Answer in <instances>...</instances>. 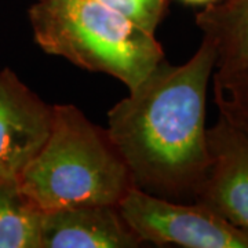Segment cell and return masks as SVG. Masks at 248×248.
Returning a JSON list of instances; mask_svg holds the SVG:
<instances>
[{
    "label": "cell",
    "mask_w": 248,
    "mask_h": 248,
    "mask_svg": "<svg viewBox=\"0 0 248 248\" xmlns=\"http://www.w3.org/2000/svg\"><path fill=\"white\" fill-rule=\"evenodd\" d=\"M196 25L215 51L214 71L248 69V0H219L196 14Z\"/></svg>",
    "instance_id": "cell-8"
},
{
    "label": "cell",
    "mask_w": 248,
    "mask_h": 248,
    "mask_svg": "<svg viewBox=\"0 0 248 248\" xmlns=\"http://www.w3.org/2000/svg\"><path fill=\"white\" fill-rule=\"evenodd\" d=\"M185 4H190V6H208V4H213V3H217L219 0H179Z\"/></svg>",
    "instance_id": "cell-12"
},
{
    "label": "cell",
    "mask_w": 248,
    "mask_h": 248,
    "mask_svg": "<svg viewBox=\"0 0 248 248\" xmlns=\"http://www.w3.org/2000/svg\"><path fill=\"white\" fill-rule=\"evenodd\" d=\"M28 16L45 53L109 75L128 90L166 60L155 33L95 0H36Z\"/></svg>",
    "instance_id": "cell-3"
},
{
    "label": "cell",
    "mask_w": 248,
    "mask_h": 248,
    "mask_svg": "<svg viewBox=\"0 0 248 248\" xmlns=\"http://www.w3.org/2000/svg\"><path fill=\"white\" fill-rule=\"evenodd\" d=\"M210 166L195 203L248 236V134L219 116L207 128Z\"/></svg>",
    "instance_id": "cell-6"
},
{
    "label": "cell",
    "mask_w": 248,
    "mask_h": 248,
    "mask_svg": "<svg viewBox=\"0 0 248 248\" xmlns=\"http://www.w3.org/2000/svg\"><path fill=\"white\" fill-rule=\"evenodd\" d=\"M211 81L219 116L248 134V69L214 71Z\"/></svg>",
    "instance_id": "cell-10"
},
{
    "label": "cell",
    "mask_w": 248,
    "mask_h": 248,
    "mask_svg": "<svg viewBox=\"0 0 248 248\" xmlns=\"http://www.w3.org/2000/svg\"><path fill=\"white\" fill-rule=\"evenodd\" d=\"M43 219L18 181L0 182V248H42Z\"/></svg>",
    "instance_id": "cell-9"
},
{
    "label": "cell",
    "mask_w": 248,
    "mask_h": 248,
    "mask_svg": "<svg viewBox=\"0 0 248 248\" xmlns=\"http://www.w3.org/2000/svg\"><path fill=\"white\" fill-rule=\"evenodd\" d=\"M54 105L47 104L10 68L0 71V182L19 181L45 146Z\"/></svg>",
    "instance_id": "cell-5"
},
{
    "label": "cell",
    "mask_w": 248,
    "mask_h": 248,
    "mask_svg": "<svg viewBox=\"0 0 248 248\" xmlns=\"http://www.w3.org/2000/svg\"><path fill=\"white\" fill-rule=\"evenodd\" d=\"M215 51L205 39L189 60H166L108 112V134L145 193L195 203L210 166L205 105Z\"/></svg>",
    "instance_id": "cell-1"
},
{
    "label": "cell",
    "mask_w": 248,
    "mask_h": 248,
    "mask_svg": "<svg viewBox=\"0 0 248 248\" xmlns=\"http://www.w3.org/2000/svg\"><path fill=\"white\" fill-rule=\"evenodd\" d=\"M130 18L140 27L156 33L161 19L166 16L169 0H95Z\"/></svg>",
    "instance_id": "cell-11"
},
{
    "label": "cell",
    "mask_w": 248,
    "mask_h": 248,
    "mask_svg": "<svg viewBox=\"0 0 248 248\" xmlns=\"http://www.w3.org/2000/svg\"><path fill=\"white\" fill-rule=\"evenodd\" d=\"M18 182L45 213L78 205H119L134 187L107 128L90 122L73 105H54L50 135Z\"/></svg>",
    "instance_id": "cell-2"
},
{
    "label": "cell",
    "mask_w": 248,
    "mask_h": 248,
    "mask_svg": "<svg viewBox=\"0 0 248 248\" xmlns=\"http://www.w3.org/2000/svg\"><path fill=\"white\" fill-rule=\"evenodd\" d=\"M142 243L117 205H78L45 213L42 248H135Z\"/></svg>",
    "instance_id": "cell-7"
},
{
    "label": "cell",
    "mask_w": 248,
    "mask_h": 248,
    "mask_svg": "<svg viewBox=\"0 0 248 248\" xmlns=\"http://www.w3.org/2000/svg\"><path fill=\"white\" fill-rule=\"evenodd\" d=\"M117 207L142 244L248 248L246 233L199 203L167 200L131 187Z\"/></svg>",
    "instance_id": "cell-4"
}]
</instances>
